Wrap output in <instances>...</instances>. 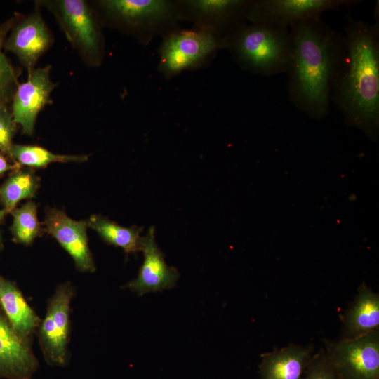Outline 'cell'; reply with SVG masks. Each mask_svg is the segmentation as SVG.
I'll return each mask as SVG.
<instances>
[{
  "label": "cell",
  "mask_w": 379,
  "mask_h": 379,
  "mask_svg": "<svg viewBox=\"0 0 379 379\" xmlns=\"http://www.w3.org/2000/svg\"><path fill=\"white\" fill-rule=\"evenodd\" d=\"M293 51L288 74V95L292 104L313 119L330 112L333 86L346 52L341 32L321 18L290 27Z\"/></svg>",
  "instance_id": "6da1fadb"
},
{
  "label": "cell",
  "mask_w": 379,
  "mask_h": 379,
  "mask_svg": "<svg viewBox=\"0 0 379 379\" xmlns=\"http://www.w3.org/2000/svg\"><path fill=\"white\" fill-rule=\"evenodd\" d=\"M345 58L331 100L344 121L376 141L379 133V25L346 16Z\"/></svg>",
  "instance_id": "7a4b0ae2"
},
{
  "label": "cell",
  "mask_w": 379,
  "mask_h": 379,
  "mask_svg": "<svg viewBox=\"0 0 379 379\" xmlns=\"http://www.w3.org/2000/svg\"><path fill=\"white\" fill-rule=\"evenodd\" d=\"M93 5L102 25L132 36L142 46L180 28L175 0H99Z\"/></svg>",
  "instance_id": "3957f363"
},
{
  "label": "cell",
  "mask_w": 379,
  "mask_h": 379,
  "mask_svg": "<svg viewBox=\"0 0 379 379\" xmlns=\"http://www.w3.org/2000/svg\"><path fill=\"white\" fill-rule=\"evenodd\" d=\"M227 49L241 69L272 76L286 73L292 56L293 37L287 27L247 22L232 37Z\"/></svg>",
  "instance_id": "277c9868"
},
{
  "label": "cell",
  "mask_w": 379,
  "mask_h": 379,
  "mask_svg": "<svg viewBox=\"0 0 379 379\" xmlns=\"http://www.w3.org/2000/svg\"><path fill=\"white\" fill-rule=\"evenodd\" d=\"M55 18L67 39L86 65L99 67L105 56L102 23L93 6L84 0H40Z\"/></svg>",
  "instance_id": "5b68a950"
},
{
  "label": "cell",
  "mask_w": 379,
  "mask_h": 379,
  "mask_svg": "<svg viewBox=\"0 0 379 379\" xmlns=\"http://www.w3.org/2000/svg\"><path fill=\"white\" fill-rule=\"evenodd\" d=\"M161 38L157 70L166 79L206 67L223 49L215 36L194 27L179 28Z\"/></svg>",
  "instance_id": "8992f818"
},
{
  "label": "cell",
  "mask_w": 379,
  "mask_h": 379,
  "mask_svg": "<svg viewBox=\"0 0 379 379\" xmlns=\"http://www.w3.org/2000/svg\"><path fill=\"white\" fill-rule=\"evenodd\" d=\"M253 0H175L181 21L208 31L221 42L223 49L247 21Z\"/></svg>",
  "instance_id": "52a82bcc"
},
{
  "label": "cell",
  "mask_w": 379,
  "mask_h": 379,
  "mask_svg": "<svg viewBox=\"0 0 379 379\" xmlns=\"http://www.w3.org/2000/svg\"><path fill=\"white\" fill-rule=\"evenodd\" d=\"M325 343V353L340 379H379V329Z\"/></svg>",
  "instance_id": "ba28073f"
},
{
  "label": "cell",
  "mask_w": 379,
  "mask_h": 379,
  "mask_svg": "<svg viewBox=\"0 0 379 379\" xmlns=\"http://www.w3.org/2000/svg\"><path fill=\"white\" fill-rule=\"evenodd\" d=\"M74 288L69 283L59 285L48 300L46 315L39 326L38 335L46 361L65 366L68 360L69 310Z\"/></svg>",
  "instance_id": "9c48e42d"
},
{
  "label": "cell",
  "mask_w": 379,
  "mask_h": 379,
  "mask_svg": "<svg viewBox=\"0 0 379 379\" xmlns=\"http://www.w3.org/2000/svg\"><path fill=\"white\" fill-rule=\"evenodd\" d=\"M360 2V0H253L247 21L289 28L304 21L321 18L324 12Z\"/></svg>",
  "instance_id": "30bf717a"
},
{
  "label": "cell",
  "mask_w": 379,
  "mask_h": 379,
  "mask_svg": "<svg viewBox=\"0 0 379 379\" xmlns=\"http://www.w3.org/2000/svg\"><path fill=\"white\" fill-rule=\"evenodd\" d=\"M34 11L27 15L15 13V20L7 35L4 48L13 53L27 72L36 69L39 59L51 48L53 36L35 2Z\"/></svg>",
  "instance_id": "8fae6325"
},
{
  "label": "cell",
  "mask_w": 379,
  "mask_h": 379,
  "mask_svg": "<svg viewBox=\"0 0 379 379\" xmlns=\"http://www.w3.org/2000/svg\"><path fill=\"white\" fill-rule=\"evenodd\" d=\"M51 65L36 68L28 73L27 80L18 85L11 102L15 122L22 134L32 135L36 118L42 109L52 102L51 93L55 85L50 77Z\"/></svg>",
  "instance_id": "7c38bea8"
},
{
  "label": "cell",
  "mask_w": 379,
  "mask_h": 379,
  "mask_svg": "<svg viewBox=\"0 0 379 379\" xmlns=\"http://www.w3.org/2000/svg\"><path fill=\"white\" fill-rule=\"evenodd\" d=\"M44 232L51 235L72 258L76 267L81 272H93L95 265L89 249L88 222L70 218L55 208L46 211Z\"/></svg>",
  "instance_id": "4fadbf2b"
},
{
  "label": "cell",
  "mask_w": 379,
  "mask_h": 379,
  "mask_svg": "<svg viewBox=\"0 0 379 379\" xmlns=\"http://www.w3.org/2000/svg\"><path fill=\"white\" fill-rule=\"evenodd\" d=\"M140 251L144 255L143 262L138 277L126 286L139 295L173 287L179 273L166 263L164 253L155 241L154 227H149L147 234L141 237Z\"/></svg>",
  "instance_id": "5bb4252c"
},
{
  "label": "cell",
  "mask_w": 379,
  "mask_h": 379,
  "mask_svg": "<svg viewBox=\"0 0 379 379\" xmlns=\"http://www.w3.org/2000/svg\"><path fill=\"white\" fill-rule=\"evenodd\" d=\"M29 341L14 331L0 308V378L29 379L33 375L39 362Z\"/></svg>",
  "instance_id": "9a60e30c"
},
{
  "label": "cell",
  "mask_w": 379,
  "mask_h": 379,
  "mask_svg": "<svg viewBox=\"0 0 379 379\" xmlns=\"http://www.w3.org/2000/svg\"><path fill=\"white\" fill-rule=\"evenodd\" d=\"M311 346L290 344L262 355L260 379H303L313 355Z\"/></svg>",
  "instance_id": "2e32d148"
},
{
  "label": "cell",
  "mask_w": 379,
  "mask_h": 379,
  "mask_svg": "<svg viewBox=\"0 0 379 379\" xmlns=\"http://www.w3.org/2000/svg\"><path fill=\"white\" fill-rule=\"evenodd\" d=\"M0 308L14 331L30 340L41 319L25 300L16 284L0 275Z\"/></svg>",
  "instance_id": "e0dca14e"
},
{
  "label": "cell",
  "mask_w": 379,
  "mask_h": 379,
  "mask_svg": "<svg viewBox=\"0 0 379 379\" xmlns=\"http://www.w3.org/2000/svg\"><path fill=\"white\" fill-rule=\"evenodd\" d=\"M379 329V295L361 285L343 320L342 339H353Z\"/></svg>",
  "instance_id": "ac0fdd59"
},
{
  "label": "cell",
  "mask_w": 379,
  "mask_h": 379,
  "mask_svg": "<svg viewBox=\"0 0 379 379\" xmlns=\"http://www.w3.org/2000/svg\"><path fill=\"white\" fill-rule=\"evenodd\" d=\"M87 222L88 227L94 230L104 241L123 248L127 255L140 251V234L142 227H123L101 215H93Z\"/></svg>",
  "instance_id": "d6986e66"
},
{
  "label": "cell",
  "mask_w": 379,
  "mask_h": 379,
  "mask_svg": "<svg viewBox=\"0 0 379 379\" xmlns=\"http://www.w3.org/2000/svg\"><path fill=\"white\" fill-rule=\"evenodd\" d=\"M39 187V178L30 168L12 172L0 186V203L6 213H11L18 203L31 199Z\"/></svg>",
  "instance_id": "ffe728a7"
},
{
  "label": "cell",
  "mask_w": 379,
  "mask_h": 379,
  "mask_svg": "<svg viewBox=\"0 0 379 379\" xmlns=\"http://www.w3.org/2000/svg\"><path fill=\"white\" fill-rule=\"evenodd\" d=\"M7 155L20 166L31 168H45L54 162H84L88 159L86 154H58L41 147L18 144H13Z\"/></svg>",
  "instance_id": "44dd1931"
},
{
  "label": "cell",
  "mask_w": 379,
  "mask_h": 379,
  "mask_svg": "<svg viewBox=\"0 0 379 379\" xmlns=\"http://www.w3.org/2000/svg\"><path fill=\"white\" fill-rule=\"evenodd\" d=\"M13 222L11 232L13 241L17 244L29 245L41 235L44 228L37 217V206L33 201H29L12 212Z\"/></svg>",
  "instance_id": "7402d4cb"
},
{
  "label": "cell",
  "mask_w": 379,
  "mask_h": 379,
  "mask_svg": "<svg viewBox=\"0 0 379 379\" xmlns=\"http://www.w3.org/2000/svg\"><path fill=\"white\" fill-rule=\"evenodd\" d=\"M14 15L0 24V107L9 106L18 85V73L3 53L4 41L14 22Z\"/></svg>",
  "instance_id": "603a6c76"
},
{
  "label": "cell",
  "mask_w": 379,
  "mask_h": 379,
  "mask_svg": "<svg viewBox=\"0 0 379 379\" xmlns=\"http://www.w3.org/2000/svg\"><path fill=\"white\" fill-rule=\"evenodd\" d=\"M303 379H340L325 351L313 356L306 369Z\"/></svg>",
  "instance_id": "cb8c5ba5"
},
{
  "label": "cell",
  "mask_w": 379,
  "mask_h": 379,
  "mask_svg": "<svg viewBox=\"0 0 379 379\" xmlns=\"http://www.w3.org/2000/svg\"><path fill=\"white\" fill-rule=\"evenodd\" d=\"M17 131L10 106L0 107V152L8 154Z\"/></svg>",
  "instance_id": "d4e9b609"
},
{
  "label": "cell",
  "mask_w": 379,
  "mask_h": 379,
  "mask_svg": "<svg viewBox=\"0 0 379 379\" xmlns=\"http://www.w3.org/2000/svg\"><path fill=\"white\" fill-rule=\"evenodd\" d=\"M20 166L15 163H10L4 156L0 152V178L8 171H14L20 169Z\"/></svg>",
  "instance_id": "484cf974"
},
{
  "label": "cell",
  "mask_w": 379,
  "mask_h": 379,
  "mask_svg": "<svg viewBox=\"0 0 379 379\" xmlns=\"http://www.w3.org/2000/svg\"><path fill=\"white\" fill-rule=\"evenodd\" d=\"M6 214V213L3 208L0 209V224ZM0 244H2V236H1V231H0Z\"/></svg>",
  "instance_id": "4316f807"
},
{
  "label": "cell",
  "mask_w": 379,
  "mask_h": 379,
  "mask_svg": "<svg viewBox=\"0 0 379 379\" xmlns=\"http://www.w3.org/2000/svg\"><path fill=\"white\" fill-rule=\"evenodd\" d=\"M3 247V244H0V249H1Z\"/></svg>",
  "instance_id": "83f0119b"
}]
</instances>
